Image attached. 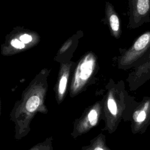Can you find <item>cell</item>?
Instances as JSON below:
<instances>
[{
	"instance_id": "1",
	"label": "cell",
	"mask_w": 150,
	"mask_h": 150,
	"mask_svg": "<svg viewBox=\"0 0 150 150\" xmlns=\"http://www.w3.org/2000/svg\"><path fill=\"white\" fill-rule=\"evenodd\" d=\"M49 70L43 69L23 91L21 98L15 102L9 114L14 124V138L20 140L30 131V123L38 113L46 114L48 109L45 104L48 88Z\"/></svg>"
},
{
	"instance_id": "10",
	"label": "cell",
	"mask_w": 150,
	"mask_h": 150,
	"mask_svg": "<svg viewBox=\"0 0 150 150\" xmlns=\"http://www.w3.org/2000/svg\"><path fill=\"white\" fill-rule=\"evenodd\" d=\"M81 150H111L106 143L105 136L100 133L96 137L90 140L87 145L83 146Z\"/></svg>"
},
{
	"instance_id": "5",
	"label": "cell",
	"mask_w": 150,
	"mask_h": 150,
	"mask_svg": "<svg viewBox=\"0 0 150 150\" xmlns=\"http://www.w3.org/2000/svg\"><path fill=\"white\" fill-rule=\"evenodd\" d=\"M103 118V102L99 100L87 107L81 116L74 121L70 135L75 139L87 133L96 127Z\"/></svg>"
},
{
	"instance_id": "13",
	"label": "cell",
	"mask_w": 150,
	"mask_h": 150,
	"mask_svg": "<svg viewBox=\"0 0 150 150\" xmlns=\"http://www.w3.org/2000/svg\"><path fill=\"white\" fill-rule=\"evenodd\" d=\"M73 38H71L69 39L61 47V48L60 49V50L57 53L58 54L57 56H60L61 54H64L68 50H69L70 49V47L73 45Z\"/></svg>"
},
{
	"instance_id": "12",
	"label": "cell",
	"mask_w": 150,
	"mask_h": 150,
	"mask_svg": "<svg viewBox=\"0 0 150 150\" xmlns=\"http://www.w3.org/2000/svg\"><path fill=\"white\" fill-rule=\"evenodd\" d=\"M145 109L143 107L142 109L137 110L135 111L132 115V118L135 124H139L144 122L146 117Z\"/></svg>"
},
{
	"instance_id": "9",
	"label": "cell",
	"mask_w": 150,
	"mask_h": 150,
	"mask_svg": "<svg viewBox=\"0 0 150 150\" xmlns=\"http://www.w3.org/2000/svg\"><path fill=\"white\" fill-rule=\"evenodd\" d=\"M105 13L111 35L116 39L120 38L121 35L120 19L114 6L109 2H106Z\"/></svg>"
},
{
	"instance_id": "2",
	"label": "cell",
	"mask_w": 150,
	"mask_h": 150,
	"mask_svg": "<svg viewBox=\"0 0 150 150\" xmlns=\"http://www.w3.org/2000/svg\"><path fill=\"white\" fill-rule=\"evenodd\" d=\"M128 95L122 81L115 83L111 81L107 86V93L101 100L103 106V118L105 122L102 131L114 132L121 120L124 118Z\"/></svg>"
},
{
	"instance_id": "3",
	"label": "cell",
	"mask_w": 150,
	"mask_h": 150,
	"mask_svg": "<svg viewBox=\"0 0 150 150\" xmlns=\"http://www.w3.org/2000/svg\"><path fill=\"white\" fill-rule=\"evenodd\" d=\"M97 67V59L91 52L86 53L77 64L69 87L71 98L83 91L94 77Z\"/></svg>"
},
{
	"instance_id": "4",
	"label": "cell",
	"mask_w": 150,
	"mask_h": 150,
	"mask_svg": "<svg viewBox=\"0 0 150 150\" xmlns=\"http://www.w3.org/2000/svg\"><path fill=\"white\" fill-rule=\"evenodd\" d=\"M150 52V30L138 37L118 60L119 69L127 70L139 65Z\"/></svg>"
},
{
	"instance_id": "7",
	"label": "cell",
	"mask_w": 150,
	"mask_h": 150,
	"mask_svg": "<svg viewBox=\"0 0 150 150\" xmlns=\"http://www.w3.org/2000/svg\"><path fill=\"white\" fill-rule=\"evenodd\" d=\"M150 79V52L137 66L133 68L127 81L131 90H136Z\"/></svg>"
},
{
	"instance_id": "11",
	"label": "cell",
	"mask_w": 150,
	"mask_h": 150,
	"mask_svg": "<svg viewBox=\"0 0 150 150\" xmlns=\"http://www.w3.org/2000/svg\"><path fill=\"white\" fill-rule=\"evenodd\" d=\"M53 137L49 136L44 141L33 145L28 150H53Z\"/></svg>"
},
{
	"instance_id": "6",
	"label": "cell",
	"mask_w": 150,
	"mask_h": 150,
	"mask_svg": "<svg viewBox=\"0 0 150 150\" xmlns=\"http://www.w3.org/2000/svg\"><path fill=\"white\" fill-rule=\"evenodd\" d=\"M129 21L128 27L135 29L150 22V0H128Z\"/></svg>"
},
{
	"instance_id": "8",
	"label": "cell",
	"mask_w": 150,
	"mask_h": 150,
	"mask_svg": "<svg viewBox=\"0 0 150 150\" xmlns=\"http://www.w3.org/2000/svg\"><path fill=\"white\" fill-rule=\"evenodd\" d=\"M73 64L74 63L72 62L62 63L60 64L57 80L54 88L56 100L59 105L63 101L66 96L68 83Z\"/></svg>"
}]
</instances>
